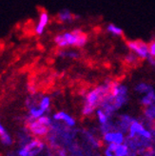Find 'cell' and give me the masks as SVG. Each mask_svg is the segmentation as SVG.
Listing matches in <instances>:
<instances>
[{"label": "cell", "instance_id": "cell-1", "mask_svg": "<svg viewBox=\"0 0 155 156\" xmlns=\"http://www.w3.org/2000/svg\"><path fill=\"white\" fill-rule=\"evenodd\" d=\"M111 82L107 81L105 84L100 85L93 90H90L86 97L85 103L82 108V113L85 116H90L95 112L96 108L100 106L103 99L110 93Z\"/></svg>", "mask_w": 155, "mask_h": 156}, {"label": "cell", "instance_id": "cell-2", "mask_svg": "<svg viewBox=\"0 0 155 156\" xmlns=\"http://www.w3.org/2000/svg\"><path fill=\"white\" fill-rule=\"evenodd\" d=\"M53 41L60 49H65L67 47L82 48L87 44L88 36L81 30L76 29L72 32H66L55 35Z\"/></svg>", "mask_w": 155, "mask_h": 156}, {"label": "cell", "instance_id": "cell-3", "mask_svg": "<svg viewBox=\"0 0 155 156\" xmlns=\"http://www.w3.org/2000/svg\"><path fill=\"white\" fill-rule=\"evenodd\" d=\"M44 143L39 139L32 140L28 144L24 145L18 151V156H36L44 149Z\"/></svg>", "mask_w": 155, "mask_h": 156}, {"label": "cell", "instance_id": "cell-4", "mask_svg": "<svg viewBox=\"0 0 155 156\" xmlns=\"http://www.w3.org/2000/svg\"><path fill=\"white\" fill-rule=\"evenodd\" d=\"M128 48L141 59H148L150 55L149 45L141 40H128Z\"/></svg>", "mask_w": 155, "mask_h": 156}, {"label": "cell", "instance_id": "cell-5", "mask_svg": "<svg viewBox=\"0 0 155 156\" xmlns=\"http://www.w3.org/2000/svg\"><path fill=\"white\" fill-rule=\"evenodd\" d=\"M135 136H141L146 139H152V134L150 130L146 129V128L143 126V124L137 120H133L132 123L130 124L129 129V137H135Z\"/></svg>", "mask_w": 155, "mask_h": 156}, {"label": "cell", "instance_id": "cell-6", "mask_svg": "<svg viewBox=\"0 0 155 156\" xmlns=\"http://www.w3.org/2000/svg\"><path fill=\"white\" fill-rule=\"evenodd\" d=\"M28 128L29 130L30 131V133L38 136V137H42L46 136L50 131V128L43 125L41 122H39L37 119L32 120L28 122Z\"/></svg>", "mask_w": 155, "mask_h": 156}, {"label": "cell", "instance_id": "cell-7", "mask_svg": "<svg viewBox=\"0 0 155 156\" xmlns=\"http://www.w3.org/2000/svg\"><path fill=\"white\" fill-rule=\"evenodd\" d=\"M50 22V15L46 11H42L39 13V18L34 27V33L37 35H42L45 33V30L47 28Z\"/></svg>", "mask_w": 155, "mask_h": 156}, {"label": "cell", "instance_id": "cell-8", "mask_svg": "<svg viewBox=\"0 0 155 156\" xmlns=\"http://www.w3.org/2000/svg\"><path fill=\"white\" fill-rule=\"evenodd\" d=\"M103 140L107 144L115 143L117 145H120L125 142V136H124V132H122L120 130L119 131L111 130V131H108L104 134Z\"/></svg>", "mask_w": 155, "mask_h": 156}, {"label": "cell", "instance_id": "cell-9", "mask_svg": "<svg viewBox=\"0 0 155 156\" xmlns=\"http://www.w3.org/2000/svg\"><path fill=\"white\" fill-rule=\"evenodd\" d=\"M53 120L55 121H62L64 122L69 127H74L75 126V120L72 116L68 114L65 112H58L53 114Z\"/></svg>", "mask_w": 155, "mask_h": 156}, {"label": "cell", "instance_id": "cell-10", "mask_svg": "<svg viewBox=\"0 0 155 156\" xmlns=\"http://www.w3.org/2000/svg\"><path fill=\"white\" fill-rule=\"evenodd\" d=\"M0 140H1V143L5 146H10L12 143V139L11 135L9 134V132L5 129L1 121H0Z\"/></svg>", "mask_w": 155, "mask_h": 156}, {"label": "cell", "instance_id": "cell-11", "mask_svg": "<svg viewBox=\"0 0 155 156\" xmlns=\"http://www.w3.org/2000/svg\"><path fill=\"white\" fill-rule=\"evenodd\" d=\"M57 18L62 23H67V22H72L74 18V15L67 9L62 10L58 12Z\"/></svg>", "mask_w": 155, "mask_h": 156}, {"label": "cell", "instance_id": "cell-12", "mask_svg": "<svg viewBox=\"0 0 155 156\" xmlns=\"http://www.w3.org/2000/svg\"><path fill=\"white\" fill-rule=\"evenodd\" d=\"M134 90H135L136 92H138V93H144V94H146V93H149V92L154 90L151 85L144 83V82H141V83L137 84L135 86Z\"/></svg>", "mask_w": 155, "mask_h": 156}, {"label": "cell", "instance_id": "cell-13", "mask_svg": "<svg viewBox=\"0 0 155 156\" xmlns=\"http://www.w3.org/2000/svg\"><path fill=\"white\" fill-rule=\"evenodd\" d=\"M154 101H155V91L152 90L145 94V96L141 99V103L145 107H150L154 104Z\"/></svg>", "mask_w": 155, "mask_h": 156}, {"label": "cell", "instance_id": "cell-14", "mask_svg": "<svg viewBox=\"0 0 155 156\" xmlns=\"http://www.w3.org/2000/svg\"><path fill=\"white\" fill-rule=\"evenodd\" d=\"M114 153L116 154V156H129L130 153L129 147L127 144H120L117 145V147L114 151Z\"/></svg>", "mask_w": 155, "mask_h": 156}, {"label": "cell", "instance_id": "cell-15", "mask_svg": "<svg viewBox=\"0 0 155 156\" xmlns=\"http://www.w3.org/2000/svg\"><path fill=\"white\" fill-rule=\"evenodd\" d=\"M58 55L62 58H69V59H77L79 57V53L75 51H66L61 50L58 51Z\"/></svg>", "mask_w": 155, "mask_h": 156}, {"label": "cell", "instance_id": "cell-16", "mask_svg": "<svg viewBox=\"0 0 155 156\" xmlns=\"http://www.w3.org/2000/svg\"><path fill=\"white\" fill-rule=\"evenodd\" d=\"M38 106H39L40 108H42L45 112H48L51 107V98L49 96L41 97V99L39 100V103H38Z\"/></svg>", "mask_w": 155, "mask_h": 156}, {"label": "cell", "instance_id": "cell-17", "mask_svg": "<svg viewBox=\"0 0 155 156\" xmlns=\"http://www.w3.org/2000/svg\"><path fill=\"white\" fill-rule=\"evenodd\" d=\"M107 30L110 34H111L115 36H121L123 34V30L120 27L116 26L114 24H108L107 27Z\"/></svg>", "mask_w": 155, "mask_h": 156}, {"label": "cell", "instance_id": "cell-18", "mask_svg": "<svg viewBox=\"0 0 155 156\" xmlns=\"http://www.w3.org/2000/svg\"><path fill=\"white\" fill-rule=\"evenodd\" d=\"M96 116H97V119H98L99 123L101 125H104L108 122V116L107 115V113L102 110V108H97Z\"/></svg>", "mask_w": 155, "mask_h": 156}, {"label": "cell", "instance_id": "cell-19", "mask_svg": "<svg viewBox=\"0 0 155 156\" xmlns=\"http://www.w3.org/2000/svg\"><path fill=\"white\" fill-rule=\"evenodd\" d=\"M139 59V57L136 55L134 52H129V54H127L126 57H125V62L128 64H134L135 62H137Z\"/></svg>", "mask_w": 155, "mask_h": 156}, {"label": "cell", "instance_id": "cell-20", "mask_svg": "<svg viewBox=\"0 0 155 156\" xmlns=\"http://www.w3.org/2000/svg\"><path fill=\"white\" fill-rule=\"evenodd\" d=\"M39 122H41L43 125H45V126H47L49 128H51L52 126V119H51L50 117L48 115H42L41 117H39V118L37 119Z\"/></svg>", "mask_w": 155, "mask_h": 156}, {"label": "cell", "instance_id": "cell-21", "mask_svg": "<svg viewBox=\"0 0 155 156\" xmlns=\"http://www.w3.org/2000/svg\"><path fill=\"white\" fill-rule=\"evenodd\" d=\"M149 50H150V55L155 57V40L150 42V44L149 45Z\"/></svg>", "mask_w": 155, "mask_h": 156}, {"label": "cell", "instance_id": "cell-22", "mask_svg": "<svg viewBox=\"0 0 155 156\" xmlns=\"http://www.w3.org/2000/svg\"><path fill=\"white\" fill-rule=\"evenodd\" d=\"M142 154L143 156H155V149H146Z\"/></svg>", "mask_w": 155, "mask_h": 156}, {"label": "cell", "instance_id": "cell-23", "mask_svg": "<svg viewBox=\"0 0 155 156\" xmlns=\"http://www.w3.org/2000/svg\"><path fill=\"white\" fill-rule=\"evenodd\" d=\"M149 61H150V65L154 68V69H155V57H152V56H150L149 58Z\"/></svg>", "mask_w": 155, "mask_h": 156}, {"label": "cell", "instance_id": "cell-24", "mask_svg": "<svg viewBox=\"0 0 155 156\" xmlns=\"http://www.w3.org/2000/svg\"><path fill=\"white\" fill-rule=\"evenodd\" d=\"M105 155H106V156H116V154H115L113 151H108V150H106Z\"/></svg>", "mask_w": 155, "mask_h": 156}, {"label": "cell", "instance_id": "cell-25", "mask_svg": "<svg viewBox=\"0 0 155 156\" xmlns=\"http://www.w3.org/2000/svg\"><path fill=\"white\" fill-rule=\"evenodd\" d=\"M59 156H66L65 150H59Z\"/></svg>", "mask_w": 155, "mask_h": 156}]
</instances>
